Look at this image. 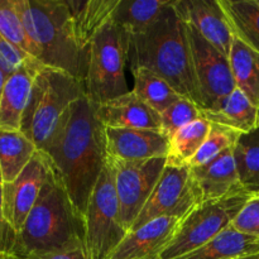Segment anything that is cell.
<instances>
[{"label": "cell", "instance_id": "6da1fadb", "mask_svg": "<svg viewBox=\"0 0 259 259\" xmlns=\"http://www.w3.org/2000/svg\"><path fill=\"white\" fill-rule=\"evenodd\" d=\"M39 152L47 157L73 206L85 219L106 164L105 126L98 118L95 104L86 95L76 100Z\"/></svg>", "mask_w": 259, "mask_h": 259}, {"label": "cell", "instance_id": "7a4b0ae2", "mask_svg": "<svg viewBox=\"0 0 259 259\" xmlns=\"http://www.w3.org/2000/svg\"><path fill=\"white\" fill-rule=\"evenodd\" d=\"M128 61L131 70L142 67L157 73L179 95L201 108L186 24L177 14L174 0L148 29L129 35Z\"/></svg>", "mask_w": 259, "mask_h": 259}, {"label": "cell", "instance_id": "3957f363", "mask_svg": "<svg viewBox=\"0 0 259 259\" xmlns=\"http://www.w3.org/2000/svg\"><path fill=\"white\" fill-rule=\"evenodd\" d=\"M85 219L73 206L60 177L51 166L39 197L20 232L10 255L24 259L85 245Z\"/></svg>", "mask_w": 259, "mask_h": 259}, {"label": "cell", "instance_id": "277c9868", "mask_svg": "<svg viewBox=\"0 0 259 259\" xmlns=\"http://www.w3.org/2000/svg\"><path fill=\"white\" fill-rule=\"evenodd\" d=\"M14 4L34 47L35 60L85 83L88 56L78 47L66 0H14Z\"/></svg>", "mask_w": 259, "mask_h": 259}, {"label": "cell", "instance_id": "5b68a950", "mask_svg": "<svg viewBox=\"0 0 259 259\" xmlns=\"http://www.w3.org/2000/svg\"><path fill=\"white\" fill-rule=\"evenodd\" d=\"M85 95L82 81L65 71L40 66L23 113L20 132L40 151L52 136L61 116Z\"/></svg>", "mask_w": 259, "mask_h": 259}, {"label": "cell", "instance_id": "8992f818", "mask_svg": "<svg viewBox=\"0 0 259 259\" xmlns=\"http://www.w3.org/2000/svg\"><path fill=\"white\" fill-rule=\"evenodd\" d=\"M129 34L113 20L96 34L88 51L85 91L95 105L129 93L125 81Z\"/></svg>", "mask_w": 259, "mask_h": 259}, {"label": "cell", "instance_id": "52a82bcc", "mask_svg": "<svg viewBox=\"0 0 259 259\" xmlns=\"http://www.w3.org/2000/svg\"><path fill=\"white\" fill-rule=\"evenodd\" d=\"M252 195L239 189L219 200L202 202L179 223L174 239L161 259H176L199 249L218 234L230 227Z\"/></svg>", "mask_w": 259, "mask_h": 259}, {"label": "cell", "instance_id": "ba28073f", "mask_svg": "<svg viewBox=\"0 0 259 259\" xmlns=\"http://www.w3.org/2000/svg\"><path fill=\"white\" fill-rule=\"evenodd\" d=\"M85 229V245L90 259H108L128 234L120 222L115 174L108 159L89 202Z\"/></svg>", "mask_w": 259, "mask_h": 259}, {"label": "cell", "instance_id": "9c48e42d", "mask_svg": "<svg viewBox=\"0 0 259 259\" xmlns=\"http://www.w3.org/2000/svg\"><path fill=\"white\" fill-rule=\"evenodd\" d=\"M106 159L115 174L120 222L124 229L129 233L161 179L166 167V158L138 162L114 161L108 157Z\"/></svg>", "mask_w": 259, "mask_h": 259}, {"label": "cell", "instance_id": "30bf717a", "mask_svg": "<svg viewBox=\"0 0 259 259\" xmlns=\"http://www.w3.org/2000/svg\"><path fill=\"white\" fill-rule=\"evenodd\" d=\"M199 192L190 174V167L166 166L146 206L129 232L162 217L182 219L200 205Z\"/></svg>", "mask_w": 259, "mask_h": 259}, {"label": "cell", "instance_id": "8fae6325", "mask_svg": "<svg viewBox=\"0 0 259 259\" xmlns=\"http://www.w3.org/2000/svg\"><path fill=\"white\" fill-rule=\"evenodd\" d=\"M186 29L191 47L195 78L201 100L200 110H209L218 101L237 89L229 58L210 45L196 29L187 24Z\"/></svg>", "mask_w": 259, "mask_h": 259}, {"label": "cell", "instance_id": "7c38bea8", "mask_svg": "<svg viewBox=\"0 0 259 259\" xmlns=\"http://www.w3.org/2000/svg\"><path fill=\"white\" fill-rule=\"evenodd\" d=\"M50 169L48 158L38 151L14 181L3 185L4 219L15 235L20 232L30 210L37 202Z\"/></svg>", "mask_w": 259, "mask_h": 259}, {"label": "cell", "instance_id": "4fadbf2b", "mask_svg": "<svg viewBox=\"0 0 259 259\" xmlns=\"http://www.w3.org/2000/svg\"><path fill=\"white\" fill-rule=\"evenodd\" d=\"M174 7L187 25L229 58L234 33L220 0H174Z\"/></svg>", "mask_w": 259, "mask_h": 259}, {"label": "cell", "instance_id": "5bb4252c", "mask_svg": "<svg viewBox=\"0 0 259 259\" xmlns=\"http://www.w3.org/2000/svg\"><path fill=\"white\" fill-rule=\"evenodd\" d=\"M106 157L114 161L138 162L166 158L169 139L147 129L105 128Z\"/></svg>", "mask_w": 259, "mask_h": 259}, {"label": "cell", "instance_id": "9a60e30c", "mask_svg": "<svg viewBox=\"0 0 259 259\" xmlns=\"http://www.w3.org/2000/svg\"><path fill=\"white\" fill-rule=\"evenodd\" d=\"M179 218L162 217L129 232L108 259H161L175 237Z\"/></svg>", "mask_w": 259, "mask_h": 259}, {"label": "cell", "instance_id": "2e32d148", "mask_svg": "<svg viewBox=\"0 0 259 259\" xmlns=\"http://www.w3.org/2000/svg\"><path fill=\"white\" fill-rule=\"evenodd\" d=\"M96 114L105 128L161 132V114L144 103L133 91L96 105Z\"/></svg>", "mask_w": 259, "mask_h": 259}, {"label": "cell", "instance_id": "e0dca14e", "mask_svg": "<svg viewBox=\"0 0 259 259\" xmlns=\"http://www.w3.org/2000/svg\"><path fill=\"white\" fill-rule=\"evenodd\" d=\"M190 174L199 192L200 202L212 201L243 189L239 184L233 148L201 167H190Z\"/></svg>", "mask_w": 259, "mask_h": 259}, {"label": "cell", "instance_id": "ac0fdd59", "mask_svg": "<svg viewBox=\"0 0 259 259\" xmlns=\"http://www.w3.org/2000/svg\"><path fill=\"white\" fill-rule=\"evenodd\" d=\"M40 66L43 65L30 58L7 78L0 96V128L20 131L23 113Z\"/></svg>", "mask_w": 259, "mask_h": 259}, {"label": "cell", "instance_id": "d6986e66", "mask_svg": "<svg viewBox=\"0 0 259 259\" xmlns=\"http://www.w3.org/2000/svg\"><path fill=\"white\" fill-rule=\"evenodd\" d=\"M66 3L70 8L78 47L88 56L91 42L113 20L120 0H66Z\"/></svg>", "mask_w": 259, "mask_h": 259}, {"label": "cell", "instance_id": "ffe728a7", "mask_svg": "<svg viewBox=\"0 0 259 259\" xmlns=\"http://www.w3.org/2000/svg\"><path fill=\"white\" fill-rule=\"evenodd\" d=\"M201 114L210 123L228 126L242 134L259 128V109L239 89L218 101L209 110H202Z\"/></svg>", "mask_w": 259, "mask_h": 259}, {"label": "cell", "instance_id": "44dd1931", "mask_svg": "<svg viewBox=\"0 0 259 259\" xmlns=\"http://www.w3.org/2000/svg\"><path fill=\"white\" fill-rule=\"evenodd\" d=\"M259 254V239L230 225L199 249L176 259H237Z\"/></svg>", "mask_w": 259, "mask_h": 259}, {"label": "cell", "instance_id": "7402d4cb", "mask_svg": "<svg viewBox=\"0 0 259 259\" xmlns=\"http://www.w3.org/2000/svg\"><path fill=\"white\" fill-rule=\"evenodd\" d=\"M229 62L237 89L259 109V52L234 35Z\"/></svg>", "mask_w": 259, "mask_h": 259}, {"label": "cell", "instance_id": "603a6c76", "mask_svg": "<svg viewBox=\"0 0 259 259\" xmlns=\"http://www.w3.org/2000/svg\"><path fill=\"white\" fill-rule=\"evenodd\" d=\"M37 152L35 144L20 131L0 128V171L4 184L14 181Z\"/></svg>", "mask_w": 259, "mask_h": 259}, {"label": "cell", "instance_id": "cb8c5ba5", "mask_svg": "<svg viewBox=\"0 0 259 259\" xmlns=\"http://www.w3.org/2000/svg\"><path fill=\"white\" fill-rule=\"evenodd\" d=\"M171 0H120L113 23L129 35L141 34L161 15Z\"/></svg>", "mask_w": 259, "mask_h": 259}, {"label": "cell", "instance_id": "d4e9b609", "mask_svg": "<svg viewBox=\"0 0 259 259\" xmlns=\"http://www.w3.org/2000/svg\"><path fill=\"white\" fill-rule=\"evenodd\" d=\"M211 123L206 118L196 119L169 138L166 166L187 167L201 148L210 132Z\"/></svg>", "mask_w": 259, "mask_h": 259}, {"label": "cell", "instance_id": "484cf974", "mask_svg": "<svg viewBox=\"0 0 259 259\" xmlns=\"http://www.w3.org/2000/svg\"><path fill=\"white\" fill-rule=\"evenodd\" d=\"M233 33L259 52V0H220Z\"/></svg>", "mask_w": 259, "mask_h": 259}, {"label": "cell", "instance_id": "4316f807", "mask_svg": "<svg viewBox=\"0 0 259 259\" xmlns=\"http://www.w3.org/2000/svg\"><path fill=\"white\" fill-rule=\"evenodd\" d=\"M132 72L134 76V89L132 91L158 114H162L182 99V96L157 73L142 67L132 70Z\"/></svg>", "mask_w": 259, "mask_h": 259}, {"label": "cell", "instance_id": "83f0119b", "mask_svg": "<svg viewBox=\"0 0 259 259\" xmlns=\"http://www.w3.org/2000/svg\"><path fill=\"white\" fill-rule=\"evenodd\" d=\"M239 184L252 195L259 192V128L242 134L233 148Z\"/></svg>", "mask_w": 259, "mask_h": 259}, {"label": "cell", "instance_id": "f1b7e54d", "mask_svg": "<svg viewBox=\"0 0 259 259\" xmlns=\"http://www.w3.org/2000/svg\"><path fill=\"white\" fill-rule=\"evenodd\" d=\"M240 136H242V133L234 131V129L220 125V124L211 123L206 139L202 143L199 152L190 161L187 167L194 168V167H201L210 163L215 158H218L220 154L224 153L225 151L234 148L235 143H237Z\"/></svg>", "mask_w": 259, "mask_h": 259}, {"label": "cell", "instance_id": "f546056e", "mask_svg": "<svg viewBox=\"0 0 259 259\" xmlns=\"http://www.w3.org/2000/svg\"><path fill=\"white\" fill-rule=\"evenodd\" d=\"M0 33L20 52L35 60L34 47L25 32L14 0H0Z\"/></svg>", "mask_w": 259, "mask_h": 259}, {"label": "cell", "instance_id": "4dcf8cb0", "mask_svg": "<svg viewBox=\"0 0 259 259\" xmlns=\"http://www.w3.org/2000/svg\"><path fill=\"white\" fill-rule=\"evenodd\" d=\"M201 116V110L196 104L182 98L161 114V133L169 139L180 129Z\"/></svg>", "mask_w": 259, "mask_h": 259}, {"label": "cell", "instance_id": "1f68e13d", "mask_svg": "<svg viewBox=\"0 0 259 259\" xmlns=\"http://www.w3.org/2000/svg\"><path fill=\"white\" fill-rule=\"evenodd\" d=\"M232 227L238 232L259 239V196L254 195L233 220Z\"/></svg>", "mask_w": 259, "mask_h": 259}, {"label": "cell", "instance_id": "d6a6232c", "mask_svg": "<svg viewBox=\"0 0 259 259\" xmlns=\"http://www.w3.org/2000/svg\"><path fill=\"white\" fill-rule=\"evenodd\" d=\"M28 60H30V57L25 56L12 43L8 42L0 33V68L4 71L7 77L13 75Z\"/></svg>", "mask_w": 259, "mask_h": 259}, {"label": "cell", "instance_id": "836d02e7", "mask_svg": "<svg viewBox=\"0 0 259 259\" xmlns=\"http://www.w3.org/2000/svg\"><path fill=\"white\" fill-rule=\"evenodd\" d=\"M3 181L2 171H0V255L10 254L13 244L15 240V233L8 227L4 219V211H3Z\"/></svg>", "mask_w": 259, "mask_h": 259}, {"label": "cell", "instance_id": "e575fe53", "mask_svg": "<svg viewBox=\"0 0 259 259\" xmlns=\"http://www.w3.org/2000/svg\"><path fill=\"white\" fill-rule=\"evenodd\" d=\"M24 259H90L86 247H76L71 249L57 250V252L45 253V254L28 255Z\"/></svg>", "mask_w": 259, "mask_h": 259}, {"label": "cell", "instance_id": "d590c367", "mask_svg": "<svg viewBox=\"0 0 259 259\" xmlns=\"http://www.w3.org/2000/svg\"><path fill=\"white\" fill-rule=\"evenodd\" d=\"M7 76H5L4 71L0 68V96H2V93H3V89H4V85H5V81H7Z\"/></svg>", "mask_w": 259, "mask_h": 259}, {"label": "cell", "instance_id": "8d00e7d4", "mask_svg": "<svg viewBox=\"0 0 259 259\" xmlns=\"http://www.w3.org/2000/svg\"><path fill=\"white\" fill-rule=\"evenodd\" d=\"M0 259H20V258L15 257V255H10V254H3V255H0Z\"/></svg>", "mask_w": 259, "mask_h": 259}, {"label": "cell", "instance_id": "74e56055", "mask_svg": "<svg viewBox=\"0 0 259 259\" xmlns=\"http://www.w3.org/2000/svg\"><path fill=\"white\" fill-rule=\"evenodd\" d=\"M237 259H259V254L249 255V257H244V258H237Z\"/></svg>", "mask_w": 259, "mask_h": 259}, {"label": "cell", "instance_id": "f35d334b", "mask_svg": "<svg viewBox=\"0 0 259 259\" xmlns=\"http://www.w3.org/2000/svg\"><path fill=\"white\" fill-rule=\"evenodd\" d=\"M257 196H259V192H258V194H257Z\"/></svg>", "mask_w": 259, "mask_h": 259}]
</instances>
